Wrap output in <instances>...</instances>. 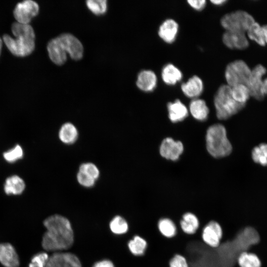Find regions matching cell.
<instances>
[{"instance_id": "6da1fadb", "label": "cell", "mask_w": 267, "mask_h": 267, "mask_svg": "<svg viewBox=\"0 0 267 267\" xmlns=\"http://www.w3.org/2000/svg\"><path fill=\"white\" fill-rule=\"evenodd\" d=\"M46 231L42 245L47 251H59L70 248L74 242L73 231L69 221L59 215L47 218L43 222Z\"/></svg>"}, {"instance_id": "7a4b0ae2", "label": "cell", "mask_w": 267, "mask_h": 267, "mask_svg": "<svg viewBox=\"0 0 267 267\" xmlns=\"http://www.w3.org/2000/svg\"><path fill=\"white\" fill-rule=\"evenodd\" d=\"M11 31L15 38L5 34L2 39L9 51L17 57L31 54L35 48V34L32 26L15 22L12 24Z\"/></svg>"}, {"instance_id": "3957f363", "label": "cell", "mask_w": 267, "mask_h": 267, "mask_svg": "<svg viewBox=\"0 0 267 267\" xmlns=\"http://www.w3.org/2000/svg\"><path fill=\"white\" fill-rule=\"evenodd\" d=\"M206 142L207 151L213 157H224L232 151V145L227 137L226 129L221 124H214L209 127Z\"/></svg>"}, {"instance_id": "277c9868", "label": "cell", "mask_w": 267, "mask_h": 267, "mask_svg": "<svg viewBox=\"0 0 267 267\" xmlns=\"http://www.w3.org/2000/svg\"><path fill=\"white\" fill-rule=\"evenodd\" d=\"M214 105L217 117L221 120L229 118L245 106L233 98L231 87L227 85H222L218 89L214 97Z\"/></svg>"}, {"instance_id": "5b68a950", "label": "cell", "mask_w": 267, "mask_h": 267, "mask_svg": "<svg viewBox=\"0 0 267 267\" xmlns=\"http://www.w3.org/2000/svg\"><path fill=\"white\" fill-rule=\"evenodd\" d=\"M254 17L247 12L239 10L223 15L221 20L222 26L226 31L247 32L255 22Z\"/></svg>"}, {"instance_id": "8992f818", "label": "cell", "mask_w": 267, "mask_h": 267, "mask_svg": "<svg viewBox=\"0 0 267 267\" xmlns=\"http://www.w3.org/2000/svg\"><path fill=\"white\" fill-rule=\"evenodd\" d=\"M251 72L252 70L242 60H236L229 63L225 71L227 85L232 87L241 84L248 87Z\"/></svg>"}, {"instance_id": "52a82bcc", "label": "cell", "mask_w": 267, "mask_h": 267, "mask_svg": "<svg viewBox=\"0 0 267 267\" xmlns=\"http://www.w3.org/2000/svg\"><path fill=\"white\" fill-rule=\"evenodd\" d=\"M39 9L37 2L26 0L17 3L13 10V16L16 22L29 24L32 19L38 14Z\"/></svg>"}, {"instance_id": "ba28073f", "label": "cell", "mask_w": 267, "mask_h": 267, "mask_svg": "<svg viewBox=\"0 0 267 267\" xmlns=\"http://www.w3.org/2000/svg\"><path fill=\"white\" fill-rule=\"evenodd\" d=\"M222 236V231L220 224L211 221L203 228L202 239L204 243L211 248L218 247Z\"/></svg>"}, {"instance_id": "9c48e42d", "label": "cell", "mask_w": 267, "mask_h": 267, "mask_svg": "<svg viewBox=\"0 0 267 267\" xmlns=\"http://www.w3.org/2000/svg\"><path fill=\"white\" fill-rule=\"evenodd\" d=\"M46 267H82V265L75 255L56 252L49 256Z\"/></svg>"}, {"instance_id": "30bf717a", "label": "cell", "mask_w": 267, "mask_h": 267, "mask_svg": "<svg viewBox=\"0 0 267 267\" xmlns=\"http://www.w3.org/2000/svg\"><path fill=\"white\" fill-rule=\"evenodd\" d=\"M267 69L262 64L257 65L252 70L251 76L248 86L251 96L258 100L264 99L261 93L263 83V77L267 73Z\"/></svg>"}, {"instance_id": "8fae6325", "label": "cell", "mask_w": 267, "mask_h": 267, "mask_svg": "<svg viewBox=\"0 0 267 267\" xmlns=\"http://www.w3.org/2000/svg\"><path fill=\"white\" fill-rule=\"evenodd\" d=\"M67 53L74 60L81 59L83 56L84 47L78 39L69 33L58 36Z\"/></svg>"}, {"instance_id": "7c38bea8", "label": "cell", "mask_w": 267, "mask_h": 267, "mask_svg": "<svg viewBox=\"0 0 267 267\" xmlns=\"http://www.w3.org/2000/svg\"><path fill=\"white\" fill-rule=\"evenodd\" d=\"M183 151V146L180 141H175L172 138L167 137L162 142L160 147V155L164 158L176 161Z\"/></svg>"}, {"instance_id": "4fadbf2b", "label": "cell", "mask_w": 267, "mask_h": 267, "mask_svg": "<svg viewBox=\"0 0 267 267\" xmlns=\"http://www.w3.org/2000/svg\"><path fill=\"white\" fill-rule=\"evenodd\" d=\"M222 42L231 49H244L249 46V42L245 33L226 31L223 34Z\"/></svg>"}, {"instance_id": "5bb4252c", "label": "cell", "mask_w": 267, "mask_h": 267, "mask_svg": "<svg viewBox=\"0 0 267 267\" xmlns=\"http://www.w3.org/2000/svg\"><path fill=\"white\" fill-rule=\"evenodd\" d=\"M47 50L51 61L61 65L67 60V52L58 37L51 40L47 44Z\"/></svg>"}, {"instance_id": "9a60e30c", "label": "cell", "mask_w": 267, "mask_h": 267, "mask_svg": "<svg viewBox=\"0 0 267 267\" xmlns=\"http://www.w3.org/2000/svg\"><path fill=\"white\" fill-rule=\"evenodd\" d=\"M0 263L4 267H19L18 256L10 243H0Z\"/></svg>"}, {"instance_id": "2e32d148", "label": "cell", "mask_w": 267, "mask_h": 267, "mask_svg": "<svg viewBox=\"0 0 267 267\" xmlns=\"http://www.w3.org/2000/svg\"><path fill=\"white\" fill-rule=\"evenodd\" d=\"M178 30L177 22L173 19H168L160 26L158 35L165 42L171 44L176 40Z\"/></svg>"}, {"instance_id": "e0dca14e", "label": "cell", "mask_w": 267, "mask_h": 267, "mask_svg": "<svg viewBox=\"0 0 267 267\" xmlns=\"http://www.w3.org/2000/svg\"><path fill=\"white\" fill-rule=\"evenodd\" d=\"M136 84L138 88L142 91H152L156 87V75L151 70H142L137 75Z\"/></svg>"}, {"instance_id": "ac0fdd59", "label": "cell", "mask_w": 267, "mask_h": 267, "mask_svg": "<svg viewBox=\"0 0 267 267\" xmlns=\"http://www.w3.org/2000/svg\"><path fill=\"white\" fill-rule=\"evenodd\" d=\"M181 89L185 96L193 99L198 97L203 90L202 80L197 76H193L181 85Z\"/></svg>"}, {"instance_id": "d6986e66", "label": "cell", "mask_w": 267, "mask_h": 267, "mask_svg": "<svg viewBox=\"0 0 267 267\" xmlns=\"http://www.w3.org/2000/svg\"><path fill=\"white\" fill-rule=\"evenodd\" d=\"M167 108L169 118L173 123L183 121L188 114L187 108L179 99L169 102Z\"/></svg>"}, {"instance_id": "ffe728a7", "label": "cell", "mask_w": 267, "mask_h": 267, "mask_svg": "<svg viewBox=\"0 0 267 267\" xmlns=\"http://www.w3.org/2000/svg\"><path fill=\"white\" fill-rule=\"evenodd\" d=\"M248 37L261 46L267 44V25L261 26L255 22L247 32Z\"/></svg>"}, {"instance_id": "44dd1931", "label": "cell", "mask_w": 267, "mask_h": 267, "mask_svg": "<svg viewBox=\"0 0 267 267\" xmlns=\"http://www.w3.org/2000/svg\"><path fill=\"white\" fill-rule=\"evenodd\" d=\"M189 110L193 118L200 121H205L209 113V109L206 102L199 98H194L191 100L189 104Z\"/></svg>"}, {"instance_id": "7402d4cb", "label": "cell", "mask_w": 267, "mask_h": 267, "mask_svg": "<svg viewBox=\"0 0 267 267\" xmlns=\"http://www.w3.org/2000/svg\"><path fill=\"white\" fill-rule=\"evenodd\" d=\"M161 76L164 82L168 85H174L180 81L182 78V74L174 65L169 63L163 67Z\"/></svg>"}, {"instance_id": "603a6c76", "label": "cell", "mask_w": 267, "mask_h": 267, "mask_svg": "<svg viewBox=\"0 0 267 267\" xmlns=\"http://www.w3.org/2000/svg\"><path fill=\"white\" fill-rule=\"evenodd\" d=\"M179 224L182 231L189 235L194 234L199 226L197 217L190 212H187L182 215Z\"/></svg>"}, {"instance_id": "cb8c5ba5", "label": "cell", "mask_w": 267, "mask_h": 267, "mask_svg": "<svg viewBox=\"0 0 267 267\" xmlns=\"http://www.w3.org/2000/svg\"><path fill=\"white\" fill-rule=\"evenodd\" d=\"M25 187L24 180L19 176L14 175L6 178L4 189L6 194H21Z\"/></svg>"}, {"instance_id": "d4e9b609", "label": "cell", "mask_w": 267, "mask_h": 267, "mask_svg": "<svg viewBox=\"0 0 267 267\" xmlns=\"http://www.w3.org/2000/svg\"><path fill=\"white\" fill-rule=\"evenodd\" d=\"M128 247L133 255L140 257L144 254L147 248V243L144 238L136 235L129 242Z\"/></svg>"}, {"instance_id": "484cf974", "label": "cell", "mask_w": 267, "mask_h": 267, "mask_svg": "<svg viewBox=\"0 0 267 267\" xmlns=\"http://www.w3.org/2000/svg\"><path fill=\"white\" fill-rule=\"evenodd\" d=\"M237 263L239 267H261L259 257L253 253L245 251L238 256Z\"/></svg>"}, {"instance_id": "4316f807", "label": "cell", "mask_w": 267, "mask_h": 267, "mask_svg": "<svg viewBox=\"0 0 267 267\" xmlns=\"http://www.w3.org/2000/svg\"><path fill=\"white\" fill-rule=\"evenodd\" d=\"M157 226L159 232L165 237L172 238L177 234L176 225L173 221L169 218H164L160 219Z\"/></svg>"}, {"instance_id": "83f0119b", "label": "cell", "mask_w": 267, "mask_h": 267, "mask_svg": "<svg viewBox=\"0 0 267 267\" xmlns=\"http://www.w3.org/2000/svg\"><path fill=\"white\" fill-rule=\"evenodd\" d=\"M78 133L75 127L72 124L67 123L64 124L59 131V138L65 143L74 142L77 137Z\"/></svg>"}, {"instance_id": "f1b7e54d", "label": "cell", "mask_w": 267, "mask_h": 267, "mask_svg": "<svg viewBox=\"0 0 267 267\" xmlns=\"http://www.w3.org/2000/svg\"><path fill=\"white\" fill-rule=\"evenodd\" d=\"M231 89L233 98L239 103L245 104L251 96L248 88L244 85H236Z\"/></svg>"}, {"instance_id": "f546056e", "label": "cell", "mask_w": 267, "mask_h": 267, "mask_svg": "<svg viewBox=\"0 0 267 267\" xmlns=\"http://www.w3.org/2000/svg\"><path fill=\"white\" fill-rule=\"evenodd\" d=\"M252 158L254 162L267 166V144L262 143L255 146L252 151Z\"/></svg>"}, {"instance_id": "4dcf8cb0", "label": "cell", "mask_w": 267, "mask_h": 267, "mask_svg": "<svg viewBox=\"0 0 267 267\" xmlns=\"http://www.w3.org/2000/svg\"><path fill=\"white\" fill-rule=\"evenodd\" d=\"M86 5L88 9L96 15L104 14L107 9L106 0H88L86 1Z\"/></svg>"}, {"instance_id": "1f68e13d", "label": "cell", "mask_w": 267, "mask_h": 267, "mask_svg": "<svg viewBox=\"0 0 267 267\" xmlns=\"http://www.w3.org/2000/svg\"><path fill=\"white\" fill-rule=\"evenodd\" d=\"M110 228L112 232L116 234H122L127 232L128 224L122 217L117 216L115 217L110 223Z\"/></svg>"}, {"instance_id": "d6a6232c", "label": "cell", "mask_w": 267, "mask_h": 267, "mask_svg": "<svg viewBox=\"0 0 267 267\" xmlns=\"http://www.w3.org/2000/svg\"><path fill=\"white\" fill-rule=\"evenodd\" d=\"M23 152L21 147L16 145L13 149L3 153L4 159L9 162H14L18 159L22 158Z\"/></svg>"}, {"instance_id": "836d02e7", "label": "cell", "mask_w": 267, "mask_h": 267, "mask_svg": "<svg viewBox=\"0 0 267 267\" xmlns=\"http://www.w3.org/2000/svg\"><path fill=\"white\" fill-rule=\"evenodd\" d=\"M49 256L45 252H40L35 255L31 259L29 267H46Z\"/></svg>"}, {"instance_id": "e575fe53", "label": "cell", "mask_w": 267, "mask_h": 267, "mask_svg": "<svg viewBox=\"0 0 267 267\" xmlns=\"http://www.w3.org/2000/svg\"><path fill=\"white\" fill-rule=\"evenodd\" d=\"M80 171L83 172L89 175L95 180L99 176V171L95 165L90 163L83 164L80 167Z\"/></svg>"}, {"instance_id": "d590c367", "label": "cell", "mask_w": 267, "mask_h": 267, "mask_svg": "<svg viewBox=\"0 0 267 267\" xmlns=\"http://www.w3.org/2000/svg\"><path fill=\"white\" fill-rule=\"evenodd\" d=\"M169 267H189L186 259L180 254H176L170 260Z\"/></svg>"}, {"instance_id": "8d00e7d4", "label": "cell", "mask_w": 267, "mask_h": 267, "mask_svg": "<svg viewBox=\"0 0 267 267\" xmlns=\"http://www.w3.org/2000/svg\"><path fill=\"white\" fill-rule=\"evenodd\" d=\"M77 179L80 184L86 187H91L94 185L95 179L85 173L79 171Z\"/></svg>"}, {"instance_id": "74e56055", "label": "cell", "mask_w": 267, "mask_h": 267, "mask_svg": "<svg viewBox=\"0 0 267 267\" xmlns=\"http://www.w3.org/2000/svg\"><path fill=\"white\" fill-rule=\"evenodd\" d=\"M188 3L191 7L196 10H201L203 9L206 4L205 0H187Z\"/></svg>"}, {"instance_id": "f35d334b", "label": "cell", "mask_w": 267, "mask_h": 267, "mask_svg": "<svg viewBox=\"0 0 267 267\" xmlns=\"http://www.w3.org/2000/svg\"><path fill=\"white\" fill-rule=\"evenodd\" d=\"M92 267H114V266L111 261L104 260L96 263Z\"/></svg>"}, {"instance_id": "ab89813d", "label": "cell", "mask_w": 267, "mask_h": 267, "mask_svg": "<svg viewBox=\"0 0 267 267\" xmlns=\"http://www.w3.org/2000/svg\"><path fill=\"white\" fill-rule=\"evenodd\" d=\"M261 93L264 98L265 96L267 95V78H266L263 80V83L261 89Z\"/></svg>"}, {"instance_id": "60d3db41", "label": "cell", "mask_w": 267, "mask_h": 267, "mask_svg": "<svg viewBox=\"0 0 267 267\" xmlns=\"http://www.w3.org/2000/svg\"><path fill=\"white\" fill-rule=\"evenodd\" d=\"M226 0H211V2L215 5H222L226 2Z\"/></svg>"}, {"instance_id": "b9f144b4", "label": "cell", "mask_w": 267, "mask_h": 267, "mask_svg": "<svg viewBox=\"0 0 267 267\" xmlns=\"http://www.w3.org/2000/svg\"><path fill=\"white\" fill-rule=\"evenodd\" d=\"M2 44H3L2 39L0 37V55L1 51Z\"/></svg>"}]
</instances>
